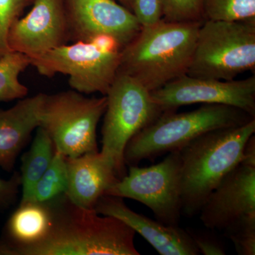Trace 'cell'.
<instances>
[{"label":"cell","instance_id":"1","mask_svg":"<svg viewBox=\"0 0 255 255\" xmlns=\"http://www.w3.org/2000/svg\"><path fill=\"white\" fill-rule=\"evenodd\" d=\"M50 203L49 232L41 243L20 255H139L135 232L112 216L75 205L62 194Z\"/></svg>","mask_w":255,"mask_h":255},{"label":"cell","instance_id":"2","mask_svg":"<svg viewBox=\"0 0 255 255\" xmlns=\"http://www.w3.org/2000/svg\"><path fill=\"white\" fill-rule=\"evenodd\" d=\"M202 23L162 19L141 28L122 50L119 73L130 75L150 92L187 75Z\"/></svg>","mask_w":255,"mask_h":255},{"label":"cell","instance_id":"3","mask_svg":"<svg viewBox=\"0 0 255 255\" xmlns=\"http://www.w3.org/2000/svg\"><path fill=\"white\" fill-rule=\"evenodd\" d=\"M255 119L243 125L206 132L179 150L182 160V214H199L208 196L241 162L255 135Z\"/></svg>","mask_w":255,"mask_h":255},{"label":"cell","instance_id":"4","mask_svg":"<svg viewBox=\"0 0 255 255\" xmlns=\"http://www.w3.org/2000/svg\"><path fill=\"white\" fill-rule=\"evenodd\" d=\"M255 119L244 111L223 105H204L184 113L164 112L128 142L126 165L136 166L143 159L154 160L164 154L179 151L206 132L243 125Z\"/></svg>","mask_w":255,"mask_h":255},{"label":"cell","instance_id":"5","mask_svg":"<svg viewBox=\"0 0 255 255\" xmlns=\"http://www.w3.org/2000/svg\"><path fill=\"white\" fill-rule=\"evenodd\" d=\"M123 49L115 38L100 36L63 45L30 59L43 76L63 74L69 77L73 90L105 96L118 73Z\"/></svg>","mask_w":255,"mask_h":255},{"label":"cell","instance_id":"6","mask_svg":"<svg viewBox=\"0 0 255 255\" xmlns=\"http://www.w3.org/2000/svg\"><path fill=\"white\" fill-rule=\"evenodd\" d=\"M255 69V21L201 23L187 75L230 81Z\"/></svg>","mask_w":255,"mask_h":255},{"label":"cell","instance_id":"7","mask_svg":"<svg viewBox=\"0 0 255 255\" xmlns=\"http://www.w3.org/2000/svg\"><path fill=\"white\" fill-rule=\"evenodd\" d=\"M101 152L113 160L119 179L127 174L124 150L128 142L163 113L150 92L130 75L117 73L107 95Z\"/></svg>","mask_w":255,"mask_h":255},{"label":"cell","instance_id":"8","mask_svg":"<svg viewBox=\"0 0 255 255\" xmlns=\"http://www.w3.org/2000/svg\"><path fill=\"white\" fill-rule=\"evenodd\" d=\"M107 97L88 98L75 90L43 95L39 127L55 150L67 157L97 152V127L107 108Z\"/></svg>","mask_w":255,"mask_h":255},{"label":"cell","instance_id":"9","mask_svg":"<svg viewBox=\"0 0 255 255\" xmlns=\"http://www.w3.org/2000/svg\"><path fill=\"white\" fill-rule=\"evenodd\" d=\"M182 160L179 151L169 152L154 165L130 166L128 172L105 195L133 199L152 211L155 219L179 226L182 210Z\"/></svg>","mask_w":255,"mask_h":255},{"label":"cell","instance_id":"10","mask_svg":"<svg viewBox=\"0 0 255 255\" xmlns=\"http://www.w3.org/2000/svg\"><path fill=\"white\" fill-rule=\"evenodd\" d=\"M206 228L223 231L255 218V137L247 142L241 162L208 196L199 211Z\"/></svg>","mask_w":255,"mask_h":255},{"label":"cell","instance_id":"11","mask_svg":"<svg viewBox=\"0 0 255 255\" xmlns=\"http://www.w3.org/2000/svg\"><path fill=\"white\" fill-rule=\"evenodd\" d=\"M162 112L183 106L204 104L236 107L255 117V76L241 80H214L183 75L150 92Z\"/></svg>","mask_w":255,"mask_h":255},{"label":"cell","instance_id":"12","mask_svg":"<svg viewBox=\"0 0 255 255\" xmlns=\"http://www.w3.org/2000/svg\"><path fill=\"white\" fill-rule=\"evenodd\" d=\"M64 3L73 43L107 36L124 48L141 30L132 11L114 0H64Z\"/></svg>","mask_w":255,"mask_h":255},{"label":"cell","instance_id":"13","mask_svg":"<svg viewBox=\"0 0 255 255\" xmlns=\"http://www.w3.org/2000/svg\"><path fill=\"white\" fill-rule=\"evenodd\" d=\"M70 40L64 0H34L26 16L10 27V51L34 58L67 44Z\"/></svg>","mask_w":255,"mask_h":255},{"label":"cell","instance_id":"14","mask_svg":"<svg viewBox=\"0 0 255 255\" xmlns=\"http://www.w3.org/2000/svg\"><path fill=\"white\" fill-rule=\"evenodd\" d=\"M96 212L125 223L142 236L161 255H200L187 230L169 226L129 209L123 199L103 195L95 206Z\"/></svg>","mask_w":255,"mask_h":255},{"label":"cell","instance_id":"15","mask_svg":"<svg viewBox=\"0 0 255 255\" xmlns=\"http://www.w3.org/2000/svg\"><path fill=\"white\" fill-rule=\"evenodd\" d=\"M68 185L65 195L75 205L94 209L100 197L119 180L113 160L103 152L66 157Z\"/></svg>","mask_w":255,"mask_h":255},{"label":"cell","instance_id":"16","mask_svg":"<svg viewBox=\"0 0 255 255\" xmlns=\"http://www.w3.org/2000/svg\"><path fill=\"white\" fill-rule=\"evenodd\" d=\"M43 95L24 97L14 107L0 110V167L6 172L13 170L32 132L39 127Z\"/></svg>","mask_w":255,"mask_h":255},{"label":"cell","instance_id":"17","mask_svg":"<svg viewBox=\"0 0 255 255\" xmlns=\"http://www.w3.org/2000/svg\"><path fill=\"white\" fill-rule=\"evenodd\" d=\"M55 150L54 143L46 130L37 128L31 147L21 157L22 196L20 203L27 201L35 184L51 163Z\"/></svg>","mask_w":255,"mask_h":255},{"label":"cell","instance_id":"18","mask_svg":"<svg viewBox=\"0 0 255 255\" xmlns=\"http://www.w3.org/2000/svg\"><path fill=\"white\" fill-rule=\"evenodd\" d=\"M29 65V57L18 52L10 51L0 57V102L27 96L28 88L20 82L19 75Z\"/></svg>","mask_w":255,"mask_h":255},{"label":"cell","instance_id":"19","mask_svg":"<svg viewBox=\"0 0 255 255\" xmlns=\"http://www.w3.org/2000/svg\"><path fill=\"white\" fill-rule=\"evenodd\" d=\"M68 185L66 157L55 150L51 163L35 184L29 197L25 202H46L52 200L65 194Z\"/></svg>","mask_w":255,"mask_h":255},{"label":"cell","instance_id":"20","mask_svg":"<svg viewBox=\"0 0 255 255\" xmlns=\"http://www.w3.org/2000/svg\"><path fill=\"white\" fill-rule=\"evenodd\" d=\"M205 20L255 21V0H203Z\"/></svg>","mask_w":255,"mask_h":255},{"label":"cell","instance_id":"21","mask_svg":"<svg viewBox=\"0 0 255 255\" xmlns=\"http://www.w3.org/2000/svg\"><path fill=\"white\" fill-rule=\"evenodd\" d=\"M163 19L169 22H204L203 0H162Z\"/></svg>","mask_w":255,"mask_h":255},{"label":"cell","instance_id":"22","mask_svg":"<svg viewBox=\"0 0 255 255\" xmlns=\"http://www.w3.org/2000/svg\"><path fill=\"white\" fill-rule=\"evenodd\" d=\"M34 0H0V57L10 50L7 45L8 32L11 25L31 6Z\"/></svg>","mask_w":255,"mask_h":255},{"label":"cell","instance_id":"23","mask_svg":"<svg viewBox=\"0 0 255 255\" xmlns=\"http://www.w3.org/2000/svg\"><path fill=\"white\" fill-rule=\"evenodd\" d=\"M240 255H255V218L243 220L223 231Z\"/></svg>","mask_w":255,"mask_h":255},{"label":"cell","instance_id":"24","mask_svg":"<svg viewBox=\"0 0 255 255\" xmlns=\"http://www.w3.org/2000/svg\"><path fill=\"white\" fill-rule=\"evenodd\" d=\"M132 12L142 28L153 26L163 19L162 0H132Z\"/></svg>","mask_w":255,"mask_h":255},{"label":"cell","instance_id":"25","mask_svg":"<svg viewBox=\"0 0 255 255\" xmlns=\"http://www.w3.org/2000/svg\"><path fill=\"white\" fill-rule=\"evenodd\" d=\"M195 231L187 230L200 254L204 255H225L226 246L215 234L214 230Z\"/></svg>","mask_w":255,"mask_h":255},{"label":"cell","instance_id":"26","mask_svg":"<svg viewBox=\"0 0 255 255\" xmlns=\"http://www.w3.org/2000/svg\"><path fill=\"white\" fill-rule=\"evenodd\" d=\"M21 186V174L14 172L8 180L0 178V212L9 209L14 204Z\"/></svg>","mask_w":255,"mask_h":255},{"label":"cell","instance_id":"27","mask_svg":"<svg viewBox=\"0 0 255 255\" xmlns=\"http://www.w3.org/2000/svg\"><path fill=\"white\" fill-rule=\"evenodd\" d=\"M117 1H119L120 4H122L124 7L132 11V0H117Z\"/></svg>","mask_w":255,"mask_h":255}]
</instances>
